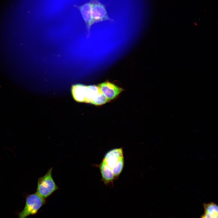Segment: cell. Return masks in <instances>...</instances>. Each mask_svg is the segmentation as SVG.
Returning <instances> with one entry per match:
<instances>
[{
  "label": "cell",
  "instance_id": "1",
  "mask_svg": "<svg viewBox=\"0 0 218 218\" xmlns=\"http://www.w3.org/2000/svg\"><path fill=\"white\" fill-rule=\"evenodd\" d=\"M52 167L38 180L36 193L44 199L46 198L58 189L52 175Z\"/></svg>",
  "mask_w": 218,
  "mask_h": 218
},
{
  "label": "cell",
  "instance_id": "2",
  "mask_svg": "<svg viewBox=\"0 0 218 218\" xmlns=\"http://www.w3.org/2000/svg\"><path fill=\"white\" fill-rule=\"evenodd\" d=\"M45 203V199L36 193L27 197L23 210L18 215V218H26L28 216L36 214Z\"/></svg>",
  "mask_w": 218,
  "mask_h": 218
},
{
  "label": "cell",
  "instance_id": "3",
  "mask_svg": "<svg viewBox=\"0 0 218 218\" xmlns=\"http://www.w3.org/2000/svg\"><path fill=\"white\" fill-rule=\"evenodd\" d=\"M92 15L93 23L106 20L112 21L109 17L104 5L98 0H91Z\"/></svg>",
  "mask_w": 218,
  "mask_h": 218
},
{
  "label": "cell",
  "instance_id": "4",
  "mask_svg": "<svg viewBox=\"0 0 218 218\" xmlns=\"http://www.w3.org/2000/svg\"><path fill=\"white\" fill-rule=\"evenodd\" d=\"M98 87L102 93L109 101L116 98L123 90L109 82L99 84Z\"/></svg>",
  "mask_w": 218,
  "mask_h": 218
},
{
  "label": "cell",
  "instance_id": "5",
  "mask_svg": "<svg viewBox=\"0 0 218 218\" xmlns=\"http://www.w3.org/2000/svg\"><path fill=\"white\" fill-rule=\"evenodd\" d=\"M74 6L80 11L86 25L88 32L89 33L91 28L94 24L92 15L91 0L82 5L78 6L74 5Z\"/></svg>",
  "mask_w": 218,
  "mask_h": 218
},
{
  "label": "cell",
  "instance_id": "6",
  "mask_svg": "<svg viewBox=\"0 0 218 218\" xmlns=\"http://www.w3.org/2000/svg\"><path fill=\"white\" fill-rule=\"evenodd\" d=\"M123 157L122 148H115L107 152L103 160L112 170L120 159Z\"/></svg>",
  "mask_w": 218,
  "mask_h": 218
},
{
  "label": "cell",
  "instance_id": "7",
  "mask_svg": "<svg viewBox=\"0 0 218 218\" xmlns=\"http://www.w3.org/2000/svg\"><path fill=\"white\" fill-rule=\"evenodd\" d=\"M98 167L99 168L102 176V180L106 185L113 184L116 179L111 169L102 160Z\"/></svg>",
  "mask_w": 218,
  "mask_h": 218
},
{
  "label": "cell",
  "instance_id": "8",
  "mask_svg": "<svg viewBox=\"0 0 218 218\" xmlns=\"http://www.w3.org/2000/svg\"><path fill=\"white\" fill-rule=\"evenodd\" d=\"M204 213L200 218H218V205L215 203L211 202L203 204Z\"/></svg>",
  "mask_w": 218,
  "mask_h": 218
},
{
  "label": "cell",
  "instance_id": "9",
  "mask_svg": "<svg viewBox=\"0 0 218 218\" xmlns=\"http://www.w3.org/2000/svg\"><path fill=\"white\" fill-rule=\"evenodd\" d=\"M101 93L98 86L95 85H86L84 102L92 104L93 101Z\"/></svg>",
  "mask_w": 218,
  "mask_h": 218
},
{
  "label": "cell",
  "instance_id": "10",
  "mask_svg": "<svg viewBox=\"0 0 218 218\" xmlns=\"http://www.w3.org/2000/svg\"><path fill=\"white\" fill-rule=\"evenodd\" d=\"M86 86L78 84L72 86L71 93L74 99L77 102H84Z\"/></svg>",
  "mask_w": 218,
  "mask_h": 218
},
{
  "label": "cell",
  "instance_id": "11",
  "mask_svg": "<svg viewBox=\"0 0 218 218\" xmlns=\"http://www.w3.org/2000/svg\"><path fill=\"white\" fill-rule=\"evenodd\" d=\"M124 157L121 158L112 170L115 179L118 177L121 172L124 166Z\"/></svg>",
  "mask_w": 218,
  "mask_h": 218
}]
</instances>
